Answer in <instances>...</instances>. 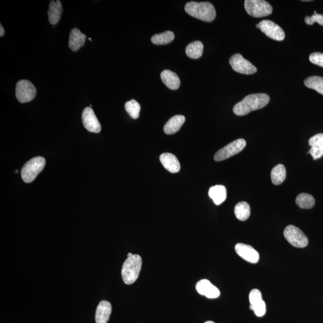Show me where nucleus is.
<instances>
[{"instance_id":"423d86ee","label":"nucleus","mask_w":323,"mask_h":323,"mask_svg":"<svg viewBox=\"0 0 323 323\" xmlns=\"http://www.w3.org/2000/svg\"><path fill=\"white\" fill-rule=\"evenodd\" d=\"M284 236L291 245L297 248H304L308 244V239L303 231L293 225L287 226L284 231Z\"/></svg>"},{"instance_id":"5701e85b","label":"nucleus","mask_w":323,"mask_h":323,"mask_svg":"<svg viewBox=\"0 0 323 323\" xmlns=\"http://www.w3.org/2000/svg\"><path fill=\"white\" fill-rule=\"evenodd\" d=\"M204 46L202 42L196 41L189 44L186 49V53L188 57L196 60L202 57L203 54Z\"/></svg>"},{"instance_id":"dca6fc26","label":"nucleus","mask_w":323,"mask_h":323,"mask_svg":"<svg viewBox=\"0 0 323 323\" xmlns=\"http://www.w3.org/2000/svg\"><path fill=\"white\" fill-rule=\"evenodd\" d=\"M162 164L166 170L171 173H177L180 170V163L175 155L165 153L160 157Z\"/></svg>"},{"instance_id":"c756f323","label":"nucleus","mask_w":323,"mask_h":323,"mask_svg":"<svg viewBox=\"0 0 323 323\" xmlns=\"http://www.w3.org/2000/svg\"><path fill=\"white\" fill-rule=\"evenodd\" d=\"M305 21L308 25H312L314 23L317 22L320 25L323 26V14H318L315 11L313 16L305 17Z\"/></svg>"},{"instance_id":"6ab92c4d","label":"nucleus","mask_w":323,"mask_h":323,"mask_svg":"<svg viewBox=\"0 0 323 323\" xmlns=\"http://www.w3.org/2000/svg\"><path fill=\"white\" fill-rule=\"evenodd\" d=\"M161 78L163 83L170 89L177 90L180 86V80L178 76L170 70H164L161 73Z\"/></svg>"},{"instance_id":"393cba45","label":"nucleus","mask_w":323,"mask_h":323,"mask_svg":"<svg viewBox=\"0 0 323 323\" xmlns=\"http://www.w3.org/2000/svg\"><path fill=\"white\" fill-rule=\"evenodd\" d=\"M296 203L302 209H311L315 205L316 201L310 194L302 193L299 194L296 199Z\"/></svg>"},{"instance_id":"473e14b6","label":"nucleus","mask_w":323,"mask_h":323,"mask_svg":"<svg viewBox=\"0 0 323 323\" xmlns=\"http://www.w3.org/2000/svg\"><path fill=\"white\" fill-rule=\"evenodd\" d=\"M133 255V254L131 253V252H129V253L128 254V257H131L132 255Z\"/></svg>"},{"instance_id":"aec40b11","label":"nucleus","mask_w":323,"mask_h":323,"mask_svg":"<svg viewBox=\"0 0 323 323\" xmlns=\"http://www.w3.org/2000/svg\"><path fill=\"white\" fill-rule=\"evenodd\" d=\"M184 116L176 115L171 117L164 126L163 130L165 133L168 135L174 134L180 130L182 125L185 122Z\"/></svg>"},{"instance_id":"c85d7f7f","label":"nucleus","mask_w":323,"mask_h":323,"mask_svg":"<svg viewBox=\"0 0 323 323\" xmlns=\"http://www.w3.org/2000/svg\"><path fill=\"white\" fill-rule=\"evenodd\" d=\"M125 110L132 118L137 119L139 118L141 110L140 105L139 102L132 99V100L126 102L125 105Z\"/></svg>"},{"instance_id":"f3484780","label":"nucleus","mask_w":323,"mask_h":323,"mask_svg":"<svg viewBox=\"0 0 323 323\" xmlns=\"http://www.w3.org/2000/svg\"><path fill=\"white\" fill-rule=\"evenodd\" d=\"M112 311V307L109 302L102 301L97 307L95 314L96 323H107Z\"/></svg>"},{"instance_id":"7c9ffc66","label":"nucleus","mask_w":323,"mask_h":323,"mask_svg":"<svg viewBox=\"0 0 323 323\" xmlns=\"http://www.w3.org/2000/svg\"><path fill=\"white\" fill-rule=\"evenodd\" d=\"M310 61L313 64L322 67L323 68V54L322 53H313L310 56Z\"/></svg>"},{"instance_id":"cd10ccee","label":"nucleus","mask_w":323,"mask_h":323,"mask_svg":"<svg viewBox=\"0 0 323 323\" xmlns=\"http://www.w3.org/2000/svg\"><path fill=\"white\" fill-rule=\"evenodd\" d=\"M305 86L317 91L323 95V78L320 76H311L305 79Z\"/></svg>"},{"instance_id":"39448f33","label":"nucleus","mask_w":323,"mask_h":323,"mask_svg":"<svg viewBox=\"0 0 323 323\" xmlns=\"http://www.w3.org/2000/svg\"><path fill=\"white\" fill-rule=\"evenodd\" d=\"M244 7L246 13L254 17L269 16L273 11L272 5L264 0H245Z\"/></svg>"},{"instance_id":"9d476101","label":"nucleus","mask_w":323,"mask_h":323,"mask_svg":"<svg viewBox=\"0 0 323 323\" xmlns=\"http://www.w3.org/2000/svg\"><path fill=\"white\" fill-rule=\"evenodd\" d=\"M258 25L261 31L271 39L276 41H283L285 39L283 29L271 20H262Z\"/></svg>"},{"instance_id":"a878e982","label":"nucleus","mask_w":323,"mask_h":323,"mask_svg":"<svg viewBox=\"0 0 323 323\" xmlns=\"http://www.w3.org/2000/svg\"><path fill=\"white\" fill-rule=\"evenodd\" d=\"M235 214L241 221H245L250 216V207L246 202H240L235 207Z\"/></svg>"},{"instance_id":"0eeeda50","label":"nucleus","mask_w":323,"mask_h":323,"mask_svg":"<svg viewBox=\"0 0 323 323\" xmlns=\"http://www.w3.org/2000/svg\"><path fill=\"white\" fill-rule=\"evenodd\" d=\"M246 145L245 140L242 139L234 141L219 150L214 155V160L220 162L227 160V159L239 154L245 148Z\"/></svg>"},{"instance_id":"20e7f679","label":"nucleus","mask_w":323,"mask_h":323,"mask_svg":"<svg viewBox=\"0 0 323 323\" xmlns=\"http://www.w3.org/2000/svg\"><path fill=\"white\" fill-rule=\"evenodd\" d=\"M46 165L45 159L38 157L31 159L23 166L21 171V176L23 181L25 183H31L36 178L45 168Z\"/></svg>"},{"instance_id":"2eb2a0df","label":"nucleus","mask_w":323,"mask_h":323,"mask_svg":"<svg viewBox=\"0 0 323 323\" xmlns=\"http://www.w3.org/2000/svg\"><path fill=\"white\" fill-rule=\"evenodd\" d=\"M309 145L311 147L308 154L312 156L314 160H318L323 156V134H318L311 138Z\"/></svg>"},{"instance_id":"72a5a7b5","label":"nucleus","mask_w":323,"mask_h":323,"mask_svg":"<svg viewBox=\"0 0 323 323\" xmlns=\"http://www.w3.org/2000/svg\"><path fill=\"white\" fill-rule=\"evenodd\" d=\"M205 323H215L211 321H208L207 322H205Z\"/></svg>"},{"instance_id":"9b49d317","label":"nucleus","mask_w":323,"mask_h":323,"mask_svg":"<svg viewBox=\"0 0 323 323\" xmlns=\"http://www.w3.org/2000/svg\"><path fill=\"white\" fill-rule=\"evenodd\" d=\"M249 301L250 305L249 309L253 311L257 317H263L266 311L265 302L262 299V293L258 289L251 291L249 295Z\"/></svg>"},{"instance_id":"6e6552de","label":"nucleus","mask_w":323,"mask_h":323,"mask_svg":"<svg viewBox=\"0 0 323 323\" xmlns=\"http://www.w3.org/2000/svg\"><path fill=\"white\" fill-rule=\"evenodd\" d=\"M36 88L31 82L22 80L17 82L16 86V96L20 103L31 101L36 97Z\"/></svg>"},{"instance_id":"4be33fe9","label":"nucleus","mask_w":323,"mask_h":323,"mask_svg":"<svg viewBox=\"0 0 323 323\" xmlns=\"http://www.w3.org/2000/svg\"><path fill=\"white\" fill-rule=\"evenodd\" d=\"M208 195L215 204L219 205L225 201L227 197V191L224 186L216 185L210 188Z\"/></svg>"},{"instance_id":"412c9836","label":"nucleus","mask_w":323,"mask_h":323,"mask_svg":"<svg viewBox=\"0 0 323 323\" xmlns=\"http://www.w3.org/2000/svg\"><path fill=\"white\" fill-rule=\"evenodd\" d=\"M62 12H63V7L60 1L57 0V1L50 2L48 10L49 22L52 25L57 24L61 19Z\"/></svg>"},{"instance_id":"b1692460","label":"nucleus","mask_w":323,"mask_h":323,"mask_svg":"<svg viewBox=\"0 0 323 323\" xmlns=\"http://www.w3.org/2000/svg\"><path fill=\"white\" fill-rule=\"evenodd\" d=\"M271 180L274 185H280L283 183L286 178V169L282 164L275 166L272 169Z\"/></svg>"},{"instance_id":"f704fd0d","label":"nucleus","mask_w":323,"mask_h":323,"mask_svg":"<svg viewBox=\"0 0 323 323\" xmlns=\"http://www.w3.org/2000/svg\"><path fill=\"white\" fill-rule=\"evenodd\" d=\"M256 28H259V25H258V24L256 25Z\"/></svg>"},{"instance_id":"c9c22d12","label":"nucleus","mask_w":323,"mask_h":323,"mask_svg":"<svg viewBox=\"0 0 323 323\" xmlns=\"http://www.w3.org/2000/svg\"><path fill=\"white\" fill-rule=\"evenodd\" d=\"M15 172H18V170H16Z\"/></svg>"},{"instance_id":"f257e3e1","label":"nucleus","mask_w":323,"mask_h":323,"mask_svg":"<svg viewBox=\"0 0 323 323\" xmlns=\"http://www.w3.org/2000/svg\"><path fill=\"white\" fill-rule=\"evenodd\" d=\"M269 101L270 97L266 93L251 94L235 105L234 113L237 116H245L252 111L262 109Z\"/></svg>"},{"instance_id":"f8f14e48","label":"nucleus","mask_w":323,"mask_h":323,"mask_svg":"<svg viewBox=\"0 0 323 323\" xmlns=\"http://www.w3.org/2000/svg\"><path fill=\"white\" fill-rule=\"evenodd\" d=\"M82 122L84 128L90 133H99L101 126L91 107H86L82 114Z\"/></svg>"},{"instance_id":"f03ea898","label":"nucleus","mask_w":323,"mask_h":323,"mask_svg":"<svg viewBox=\"0 0 323 323\" xmlns=\"http://www.w3.org/2000/svg\"><path fill=\"white\" fill-rule=\"evenodd\" d=\"M184 9L190 16L205 22H212L216 18L215 7L210 2H189L185 5Z\"/></svg>"},{"instance_id":"4468645a","label":"nucleus","mask_w":323,"mask_h":323,"mask_svg":"<svg viewBox=\"0 0 323 323\" xmlns=\"http://www.w3.org/2000/svg\"><path fill=\"white\" fill-rule=\"evenodd\" d=\"M196 290L199 294L209 299H216L220 295V290L209 280L205 279L198 282L196 285Z\"/></svg>"},{"instance_id":"ddd939ff","label":"nucleus","mask_w":323,"mask_h":323,"mask_svg":"<svg viewBox=\"0 0 323 323\" xmlns=\"http://www.w3.org/2000/svg\"><path fill=\"white\" fill-rule=\"evenodd\" d=\"M236 251L239 256L249 263H256L259 260V254L250 245L242 243H237Z\"/></svg>"},{"instance_id":"7ed1b4c3","label":"nucleus","mask_w":323,"mask_h":323,"mask_svg":"<svg viewBox=\"0 0 323 323\" xmlns=\"http://www.w3.org/2000/svg\"><path fill=\"white\" fill-rule=\"evenodd\" d=\"M142 267V258L139 254H133L126 258L122 269V277L126 284L136 282L139 277Z\"/></svg>"},{"instance_id":"2f4dec72","label":"nucleus","mask_w":323,"mask_h":323,"mask_svg":"<svg viewBox=\"0 0 323 323\" xmlns=\"http://www.w3.org/2000/svg\"><path fill=\"white\" fill-rule=\"evenodd\" d=\"M4 34V29L2 25H0V37H2Z\"/></svg>"},{"instance_id":"1a4fd4ad","label":"nucleus","mask_w":323,"mask_h":323,"mask_svg":"<svg viewBox=\"0 0 323 323\" xmlns=\"http://www.w3.org/2000/svg\"><path fill=\"white\" fill-rule=\"evenodd\" d=\"M230 63L234 71L241 73V74L253 75L257 71L256 67L239 54L232 56L230 60Z\"/></svg>"},{"instance_id":"a211bd4d","label":"nucleus","mask_w":323,"mask_h":323,"mask_svg":"<svg viewBox=\"0 0 323 323\" xmlns=\"http://www.w3.org/2000/svg\"><path fill=\"white\" fill-rule=\"evenodd\" d=\"M86 35L81 33L78 28L73 29L70 33L69 48L73 52H77L83 47L86 40Z\"/></svg>"},{"instance_id":"bb28decb","label":"nucleus","mask_w":323,"mask_h":323,"mask_svg":"<svg viewBox=\"0 0 323 323\" xmlns=\"http://www.w3.org/2000/svg\"><path fill=\"white\" fill-rule=\"evenodd\" d=\"M174 38V32L168 31L162 34L155 35L152 37L151 41L155 45H164L172 42Z\"/></svg>"},{"instance_id":"e433bc0d","label":"nucleus","mask_w":323,"mask_h":323,"mask_svg":"<svg viewBox=\"0 0 323 323\" xmlns=\"http://www.w3.org/2000/svg\"><path fill=\"white\" fill-rule=\"evenodd\" d=\"M89 39L90 41H92V40H91L90 38H89Z\"/></svg>"}]
</instances>
